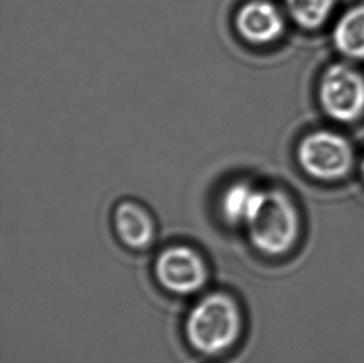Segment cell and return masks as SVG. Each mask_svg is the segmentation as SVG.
<instances>
[{"instance_id":"cell-10","label":"cell","mask_w":364,"mask_h":363,"mask_svg":"<svg viewBox=\"0 0 364 363\" xmlns=\"http://www.w3.org/2000/svg\"><path fill=\"white\" fill-rule=\"evenodd\" d=\"M335 6L336 0H285L286 13L296 25L305 30L323 26Z\"/></svg>"},{"instance_id":"cell-11","label":"cell","mask_w":364,"mask_h":363,"mask_svg":"<svg viewBox=\"0 0 364 363\" xmlns=\"http://www.w3.org/2000/svg\"><path fill=\"white\" fill-rule=\"evenodd\" d=\"M360 169H362V174H363L364 177V157L363 159H362V163H360Z\"/></svg>"},{"instance_id":"cell-6","label":"cell","mask_w":364,"mask_h":363,"mask_svg":"<svg viewBox=\"0 0 364 363\" xmlns=\"http://www.w3.org/2000/svg\"><path fill=\"white\" fill-rule=\"evenodd\" d=\"M156 275L166 289L188 295L202 289L205 284L207 268L196 251L186 246H174L158 256Z\"/></svg>"},{"instance_id":"cell-2","label":"cell","mask_w":364,"mask_h":363,"mask_svg":"<svg viewBox=\"0 0 364 363\" xmlns=\"http://www.w3.org/2000/svg\"><path fill=\"white\" fill-rule=\"evenodd\" d=\"M240 326L235 301L227 295L213 294L198 302L188 316V340L203 354H218L237 341Z\"/></svg>"},{"instance_id":"cell-7","label":"cell","mask_w":364,"mask_h":363,"mask_svg":"<svg viewBox=\"0 0 364 363\" xmlns=\"http://www.w3.org/2000/svg\"><path fill=\"white\" fill-rule=\"evenodd\" d=\"M114 228L121 241L133 249H143L151 244L154 234L152 218L134 201H122L114 213Z\"/></svg>"},{"instance_id":"cell-4","label":"cell","mask_w":364,"mask_h":363,"mask_svg":"<svg viewBox=\"0 0 364 363\" xmlns=\"http://www.w3.org/2000/svg\"><path fill=\"white\" fill-rule=\"evenodd\" d=\"M318 100L328 117L355 122L364 115V76L346 63L331 65L320 80Z\"/></svg>"},{"instance_id":"cell-8","label":"cell","mask_w":364,"mask_h":363,"mask_svg":"<svg viewBox=\"0 0 364 363\" xmlns=\"http://www.w3.org/2000/svg\"><path fill=\"white\" fill-rule=\"evenodd\" d=\"M332 41L346 59L364 60V5L342 14L333 28Z\"/></svg>"},{"instance_id":"cell-3","label":"cell","mask_w":364,"mask_h":363,"mask_svg":"<svg viewBox=\"0 0 364 363\" xmlns=\"http://www.w3.org/2000/svg\"><path fill=\"white\" fill-rule=\"evenodd\" d=\"M301 169L318 181H338L352 171L355 151L347 138L332 131H315L301 140L297 147Z\"/></svg>"},{"instance_id":"cell-1","label":"cell","mask_w":364,"mask_h":363,"mask_svg":"<svg viewBox=\"0 0 364 363\" xmlns=\"http://www.w3.org/2000/svg\"><path fill=\"white\" fill-rule=\"evenodd\" d=\"M245 226L252 244L259 251L280 256L295 244L299 236V214L285 191L261 189Z\"/></svg>"},{"instance_id":"cell-5","label":"cell","mask_w":364,"mask_h":363,"mask_svg":"<svg viewBox=\"0 0 364 363\" xmlns=\"http://www.w3.org/2000/svg\"><path fill=\"white\" fill-rule=\"evenodd\" d=\"M234 28L246 44L269 46L285 33V14L271 0H247L234 15Z\"/></svg>"},{"instance_id":"cell-9","label":"cell","mask_w":364,"mask_h":363,"mask_svg":"<svg viewBox=\"0 0 364 363\" xmlns=\"http://www.w3.org/2000/svg\"><path fill=\"white\" fill-rule=\"evenodd\" d=\"M261 189L246 181L232 182L223 191L220 208L224 218L232 224H246L255 208Z\"/></svg>"}]
</instances>
